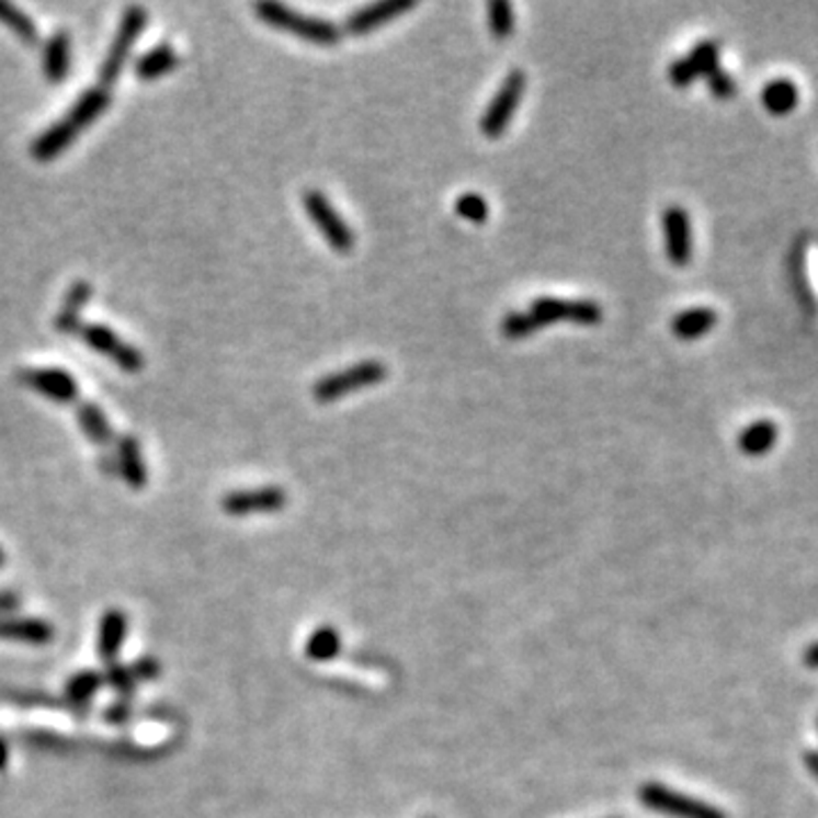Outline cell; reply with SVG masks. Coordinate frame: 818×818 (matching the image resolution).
I'll return each instance as SVG.
<instances>
[{"label":"cell","instance_id":"obj_1","mask_svg":"<svg viewBox=\"0 0 818 818\" xmlns=\"http://www.w3.org/2000/svg\"><path fill=\"white\" fill-rule=\"evenodd\" d=\"M255 14L271 27L282 30V33H292L309 44L317 46H337L343 37L341 27L332 21L319 19V16H307L300 14L282 3H273V0H262L255 5Z\"/></svg>","mask_w":818,"mask_h":818},{"label":"cell","instance_id":"obj_2","mask_svg":"<svg viewBox=\"0 0 818 818\" xmlns=\"http://www.w3.org/2000/svg\"><path fill=\"white\" fill-rule=\"evenodd\" d=\"M146 23H148V12L139 5H133V8L123 12L118 30H116V37H114V42L107 50V57H105L101 73H99L101 87L112 89V84L121 78V73L125 69V61H128L139 35L144 33Z\"/></svg>","mask_w":818,"mask_h":818},{"label":"cell","instance_id":"obj_3","mask_svg":"<svg viewBox=\"0 0 818 818\" xmlns=\"http://www.w3.org/2000/svg\"><path fill=\"white\" fill-rule=\"evenodd\" d=\"M639 800L650 811L664 814L671 818H730L726 811L703 803L698 798H691L675 789H669L664 784L648 782L639 789Z\"/></svg>","mask_w":818,"mask_h":818},{"label":"cell","instance_id":"obj_4","mask_svg":"<svg viewBox=\"0 0 818 818\" xmlns=\"http://www.w3.org/2000/svg\"><path fill=\"white\" fill-rule=\"evenodd\" d=\"M387 366L377 360L360 362L345 371H337L332 375H323L321 380L314 385L311 394L319 402H332L345 394H353L364 387L380 385L387 377Z\"/></svg>","mask_w":818,"mask_h":818},{"label":"cell","instance_id":"obj_5","mask_svg":"<svg viewBox=\"0 0 818 818\" xmlns=\"http://www.w3.org/2000/svg\"><path fill=\"white\" fill-rule=\"evenodd\" d=\"M303 207L311 224L317 226L323 235V239L337 250V253H351L355 246V235L351 226L343 221L339 212L332 207V203L321 194L319 189H307L303 194Z\"/></svg>","mask_w":818,"mask_h":818},{"label":"cell","instance_id":"obj_6","mask_svg":"<svg viewBox=\"0 0 818 818\" xmlns=\"http://www.w3.org/2000/svg\"><path fill=\"white\" fill-rule=\"evenodd\" d=\"M525 84H527V78L521 69H514L508 73V78L502 80L498 93L493 96V101L489 103L487 112L482 114V121H480V130L485 137L489 139H498L502 133L508 130V125L519 107V101L523 96L525 91Z\"/></svg>","mask_w":818,"mask_h":818},{"label":"cell","instance_id":"obj_7","mask_svg":"<svg viewBox=\"0 0 818 818\" xmlns=\"http://www.w3.org/2000/svg\"><path fill=\"white\" fill-rule=\"evenodd\" d=\"M78 334L84 339V343L89 345L91 351H96V353L114 360V364L121 371H125V373H141L144 371V366H146L144 355L135 349L133 343L123 341L107 326H103V323H87V326L80 328Z\"/></svg>","mask_w":818,"mask_h":818},{"label":"cell","instance_id":"obj_8","mask_svg":"<svg viewBox=\"0 0 818 818\" xmlns=\"http://www.w3.org/2000/svg\"><path fill=\"white\" fill-rule=\"evenodd\" d=\"M530 314L537 319L539 328L571 321L580 326H595L603 321V307L593 300H561V298H537L530 307Z\"/></svg>","mask_w":818,"mask_h":818},{"label":"cell","instance_id":"obj_9","mask_svg":"<svg viewBox=\"0 0 818 818\" xmlns=\"http://www.w3.org/2000/svg\"><path fill=\"white\" fill-rule=\"evenodd\" d=\"M287 500V491L282 487H258L226 493L221 500V508L228 516L275 514L280 510H285Z\"/></svg>","mask_w":818,"mask_h":818},{"label":"cell","instance_id":"obj_10","mask_svg":"<svg viewBox=\"0 0 818 818\" xmlns=\"http://www.w3.org/2000/svg\"><path fill=\"white\" fill-rule=\"evenodd\" d=\"M19 383L57 405H73L80 396L76 377L65 368H23Z\"/></svg>","mask_w":818,"mask_h":818},{"label":"cell","instance_id":"obj_11","mask_svg":"<svg viewBox=\"0 0 818 818\" xmlns=\"http://www.w3.org/2000/svg\"><path fill=\"white\" fill-rule=\"evenodd\" d=\"M664 243L667 258L675 266H686L694 253V237H691V218L684 207L671 205L664 209Z\"/></svg>","mask_w":818,"mask_h":818},{"label":"cell","instance_id":"obj_12","mask_svg":"<svg viewBox=\"0 0 818 818\" xmlns=\"http://www.w3.org/2000/svg\"><path fill=\"white\" fill-rule=\"evenodd\" d=\"M414 8H417V0H377V3L366 5L345 19L343 30L349 35H366L371 33V30L380 27Z\"/></svg>","mask_w":818,"mask_h":818},{"label":"cell","instance_id":"obj_13","mask_svg":"<svg viewBox=\"0 0 818 818\" xmlns=\"http://www.w3.org/2000/svg\"><path fill=\"white\" fill-rule=\"evenodd\" d=\"M55 639V627L39 616H0V641L48 646Z\"/></svg>","mask_w":818,"mask_h":818},{"label":"cell","instance_id":"obj_14","mask_svg":"<svg viewBox=\"0 0 818 818\" xmlns=\"http://www.w3.org/2000/svg\"><path fill=\"white\" fill-rule=\"evenodd\" d=\"M80 133L82 130L69 116L59 118L57 123L50 125L48 130H44L33 144H30V155H33V160H37V162H50V160H55V157L65 152L80 137Z\"/></svg>","mask_w":818,"mask_h":818},{"label":"cell","instance_id":"obj_15","mask_svg":"<svg viewBox=\"0 0 818 818\" xmlns=\"http://www.w3.org/2000/svg\"><path fill=\"white\" fill-rule=\"evenodd\" d=\"M130 630V618L123 610L110 607L103 612L101 623H99V657L110 667L116 662V657L125 644V637H128Z\"/></svg>","mask_w":818,"mask_h":818},{"label":"cell","instance_id":"obj_16","mask_svg":"<svg viewBox=\"0 0 818 818\" xmlns=\"http://www.w3.org/2000/svg\"><path fill=\"white\" fill-rule=\"evenodd\" d=\"M116 470L135 491L148 485V466L141 455L139 439L135 434H121L116 444Z\"/></svg>","mask_w":818,"mask_h":818},{"label":"cell","instance_id":"obj_17","mask_svg":"<svg viewBox=\"0 0 818 818\" xmlns=\"http://www.w3.org/2000/svg\"><path fill=\"white\" fill-rule=\"evenodd\" d=\"M93 296V287L89 285V282L84 280H78L73 282V285L69 287L65 300H61V307L57 311L55 317V330L59 334H76L80 332L82 328V321H80V314H82V307L91 300Z\"/></svg>","mask_w":818,"mask_h":818},{"label":"cell","instance_id":"obj_18","mask_svg":"<svg viewBox=\"0 0 818 818\" xmlns=\"http://www.w3.org/2000/svg\"><path fill=\"white\" fill-rule=\"evenodd\" d=\"M71 69V35L67 30H57L46 42L44 48V73L48 82H65Z\"/></svg>","mask_w":818,"mask_h":818},{"label":"cell","instance_id":"obj_19","mask_svg":"<svg viewBox=\"0 0 818 818\" xmlns=\"http://www.w3.org/2000/svg\"><path fill=\"white\" fill-rule=\"evenodd\" d=\"M110 105H112V91L99 84V87L84 89L82 96L76 101V105L67 112V116L78 125L80 130H84L87 125H91L99 116H103Z\"/></svg>","mask_w":818,"mask_h":818},{"label":"cell","instance_id":"obj_20","mask_svg":"<svg viewBox=\"0 0 818 818\" xmlns=\"http://www.w3.org/2000/svg\"><path fill=\"white\" fill-rule=\"evenodd\" d=\"M103 673L99 671H80L71 675L65 684V701L78 712V716H84L93 696L99 694L103 686Z\"/></svg>","mask_w":818,"mask_h":818},{"label":"cell","instance_id":"obj_21","mask_svg":"<svg viewBox=\"0 0 818 818\" xmlns=\"http://www.w3.org/2000/svg\"><path fill=\"white\" fill-rule=\"evenodd\" d=\"M716 311L712 307H694V309H684L678 317L671 321V330L678 339L691 341L707 334L716 326Z\"/></svg>","mask_w":818,"mask_h":818},{"label":"cell","instance_id":"obj_22","mask_svg":"<svg viewBox=\"0 0 818 818\" xmlns=\"http://www.w3.org/2000/svg\"><path fill=\"white\" fill-rule=\"evenodd\" d=\"M777 442V425L769 419L754 421L739 432V451L748 457L766 455Z\"/></svg>","mask_w":818,"mask_h":818},{"label":"cell","instance_id":"obj_23","mask_svg":"<svg viewBox=\"0 0 818 818\" xmlns=\"http://www.w3.org/2000/svg\"><path fill=\"white\" fill-rule=\"evenodd\" d=\"M175 67H178V53L173 50L171 44H160V46L150 48L148 53H144V55L137 59L135 73H137L139 80L150 82V80H157V78L167 76V73L173 71Z\"/></svg>","mask_w":818,"mask_h":818},{"label":"cell","instance_id":"obj_24","mask_svg":"<svg viewBox=\"0 0 818 818\" xmlns=\"http://www.w3.org/2000/svg\"><path fill=\"white\" fill-rule=\"evenodd\" d=\"M798 101H800V91H798L796 82L789 80V78L771 80L762 89V103L773 116H784V114L794 112Z\"/></svg>","mask_w":818,"mask_h":818},{"label":"cell","instance_id":"obj_25","mask_svg":"<svg viewBox=\"0 0 818 818\" xmlns=\"http://www.w3.org/2000/svg\"><path fill=\"white\" fill-rule=\"evenodd\" d=\"M78 423L91 444H96L101 448L112 444V439H114L112 425L96 402H82L78 407Z\"/></svg>","mask_w":818,"mask_h":818},{"label":"cell","instance_id":"obj_26","mask_svg":"<svg viewBox=\"0 0 818 818\" xmlns=\"http://www.w3.org/2000/svg\"><path fill=\"white\" fill-rule=\"evenodd\" d=\"M0 23L8 25L25 46L39 44V27L35 25V21L16 5L8 3V0H0Z\"/></svg>","mask_w":818,"mask_h":818},{"label":"cell","instance_id":"obj_27","mask_svg":"<svg viewBox=\"0 0 818 818\" xmlns=\"http://www.w3.org/2000/svg\"><path fill=\"white\" fill-rule=\"evenodd\" d=\"M339 650H341L339 633L330 625H323L319 627V630H314L305 644V652L309 659H314V662H328V659H334L339 655Z\"/></svg>","mask_w":818,"mask_h":818},{"label":"cell","instance_id":"obj_28","mask_svg":"<svg viewBox=\"0 0 818 818\" xmlns=\"http://www.w3.org/2000/svg\"><path fill=\"white\" fill-rule=\"evenodd\" d=\"M489 30L496 39H508L514 33V5L508 0H493L487 5Z\"/></svg>","mask_w":818,"mask_h":818},{"label":"cell","instance_id":"obj_29","mask_svg":"<svg viewBox=\"0 0 818 818\" xmlns=\"http://www.w3.org/2000/svg\"><path fill=\"white\" fill-rule=\"evenodd\" d=\"M718 55H720L718 42L716 39H705V42H698L694 46V50H691L686 57H689L691 65H694V69L698 71V76H707L714 69H718Z\"/></svg>","mask_w":818,"mask_h":818},{"label":"cell","instance_id":"obj_30","mask_svg":"<svg viewBox=\"0 0 818 818\" xmlns=\"http://www.w3.org/2000/svg\"><path fill=\"white\" fill-rule=\"evenodd\" d=\"M500 330L508 339H525L539 330V323L530 311H512L505 319H502Z\"/></svg>","mask_w":818,"mask_h":818},{"label":"cell","instance_id":"obj_31","mask_svg":"<svg viewBox=\"0 0 818 818\" xmlns=\"http://www.w3.org/2000/svg\"><path fill=\"white\" fill-rule=\"evenodd\" d=\"M455 212L466 218V221H474V224H485L487 216H489V205L487 201L476 194V192H466L462 194L457 201H455Z\"/></svg>","mask_w":818,"mask_h":818},{"label":"cell","instance_id":"obj_32","mask_svg":"<svg viewBox=\"0 0 818 818\" xmlns=\"http://www.w3.org/2000/svg\"><path fill=\"white\" fill-rule=\"evenodd\" d=\"M103 682L110 684L116 694L121 696H133L135 694V686L139 684L130 671V667H123V664H110L103 673Z\"/></svg>","mask_w":818,"mask_h":818},{"label":"cell","instance_id":"obj_33","mask_svg":"<svg viewBox=\"0 0 818 818\" xmlns=\"http://www.w3.org/2000/svg\"><path fill=\"white\" fill-rule=\"evenodd\" d=\"M705 78H707V84H709V91H712V96H714V99H718V101L735 99V93H737V82H735V78H732L728 71H723V69L718 67V69H714L712 73H707Z\"/></svg>","mask_w":818,"mask_h":818},{"label":"cell","instance_id":"obj_34","mask_svg":"<svg viewBox=\"0 0 818 818\" xmlns=\"http://www.w3.org/2000/svg\"><path fill=\"white\" fill-rule=\"evenodd\" d=\"M696 78H701V76H698V71L694 69V65H691V61H689V57H680V59H675L673 65L669 67V80H671L675 87H680V89L689 87V84L694 82Z\"/></svg>","mask_w":818,"mask_h":818},{"label":"cell","instance_id":"obj_35","mask_svg":"<svg viewBox=\"0 0 818 818\" xmlns=\"http://www.w3.org/2000/svg\"><path fill=\"white\" fill-rule=\"evenodd\" d=\"M130 671H133V675H135L137 682H150V680H157V678H160V673H162V664L157 662L155 657L146 655V657H139V659H137V662L130 667Z\"/></svg>","mask_w":818,"mask_h":818},{"label":"cell","instance_id":"obj_36","mask_svg":"<svg viewBox=\"0 0 818 818\" xmlns=\"http://www.w3.org/2000/svg\"><path fill=\"white\" fill-rule=\"evenodd\" d=\"M103 716H105V720L114 723V726H123V723H128L130 716H133V705L128 701H118L112 707H107V712Z\"/></svg>","mask_w":818,"mask_h":818},{"label":"cell","instance_id":"obj_37","mask_svg":"<svg viewBox=\"0 0 818 818\" xmlns=\"http://www.w3.org/2000/svg\"><path fill=\"white\" fill-rule=\"evenodd\" d=\"M21 605V595L16 591H0V616L14 612Z\"/></svg>","mask_w":818,"mask_h":818},{"label":"cell","instance_id":"obj_38","mask_svg":"<svg viewBox=\"0 0 818 818\" xmlns=\"http://www.w3.org/2000/svg\"><path fill=\"white\" fill-rule=\"evenodd\" d=\"M803 664H805L807 669H811V671H818V641H814V644H809V646L805 648V652H803Z\"/></svg>","mask_w":818,"mask_h":818},{"label":"cell","instance_id":"obj_39","mask_svg":"<svg viewBox=\"0 0 818 818\" xmlns=\"http://www.w3.org/2000/svg\"><path fill=\"white\" fill-rule=\"evenodd\" d=\"M803 764L809 771V775L818 782V750H807L803 754Z\"/></svg>","mask_w":818,"mask_h":818},{"label":"cell","instance_id":"obj_40","mask_svg":"<svg viewBox=\"0 0 818 818\" xmlns=\"http://www.w3.org/2000/svg\"><path fill=\"white\" fill-rule=\"evenodd\" d=\"M10 762V743L5 737H0V771H5Z\"/></svg>","mask_w":818,"mask_h":818},{"label":"cell","instance_id":"obj_41","mask_svg":"<svg viewBox=\"0 0 818 818\" xmlns=\"http://www.w3.org/2000/svg\"><path fill=\"white\" fill-rule=\"evenodd\" d=\"M5 561H8V555H5L3 546H0V569H3V566H5Z\"/></svg>","mask_w":818,"mask_h":818},{"label":"cell","instance_id":"obj_42","mask_svg":"<svg viewBox=\"0 0 818 818\" xmlns=\"http://www.w3.org/2000/svg\"><path fill=\"white\" fill-rule=\"evenodd\" d=\"M816 730H818V718H816Z\"/></svg>","mask_w":818,"mask_h":818}]
</instances>
